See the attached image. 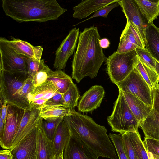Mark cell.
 I'll list each match as a JSON object with an SVG mask.
<instances>
[{
	"instance_id": "obj_5",
	"label": "cell",
	"mask_w": 159,
	"mask_h": 159,
	"mask_svg": "<svg viewBox=\"0 0 159 159\" xmlns=\"http://www.w3.org/2000/svg\"><path fill=\"white\" fill-rule=\"evenodd\" d=\"M112 131L122 134L138 129L139 122L129 108L122 92L119 90L111 115L107 118Z\"/></svg>"
},
{
	"instance_id": "obj_21",
	"label": "cell",
	"mask_w": 159,
	"mask_h": 159,
	"mask_svg": "<svg viewBox=\"0 0 159 159\" xmlns=\"http://www.w3.org/2000/svg\"><path fill=\"white\" fill-rule=\"evenodd\" d=\"M145 46L152 57L159 62V29L153 23L145 30Z\"/></svg>"
},
{
	"instance_id": "obj_24",
	"label": "cell",
	"mask_w": 159,
	"mask_h": 159,
	"mask_svg": "<svg viewBox=\"0 0 159 159\" xmlns=\"http://www.w3.org/2000/svg\"><path fill=\"white\" fill-rule=\"evenodd\" d=\"M70 136L69 129L63 119L58 127L52 141L56 154L63 153Z\"/></svg>"
},
{
	"instance_id": "obj_10",
	"label": "cell",
	"mask_w": 159,
	"mask_h": 159,
	"mask_svg": "<svg viewBox=\"0 0 159 159\" xmlns=\"http://www.w3.org/2000/svg\"><path fill=\"white\" fill-rule=\"evenodd\" d=\"M79 34V28L72 29L57 50L53 64L56 70H62L65 67L76 48Z\"/></svg>"
},
{
	"instance_id": "obj_42",
	"label": "cell",
	"mask_w": 159,
	"mask_h": 159,
	"mask_svg": "<svg viewBox=\"0 0 159 159\" xmlns=\"http://www.w3.org/2000/svg\"><path fill=\"white\" fill-rule=\"evenodd\" d=\"M152 102V108L159 112V86H158L153 91Z\"/></svg>"
},
{
	"instance_id": "obj_28",
	"label": "cell",
	"mask_w": 159,
	"mask_h": 159,
	"mask_svg": "<svg viewBox=\"0 0 159 159\" xmlns=\"http://www.w3.org/2000/svg\"><path fill=\"white\" fill-rule=\"evenodd\" d=\"M139 159H148L147 151L138 130L127 132Z\"/></svg>"
},
{
	"instance_id": "obj_7",
	"label": "cell",
	"mask_w": 159,
	"mask_h": 159,
	"mask_svg": "<svg viewBox=\"0 0 159 159\" xmlns=\"http://www.w3.org/2000/svg\"><path fill=\"white\" fill-rule=\"evenodd\" d=\"M117 86L119 90L129 93L152 107L153 91L135 67Z\"/></svg>"
},
{
	"instance_id": "obj_36",
	"label": "cell",
	"mask_w": 159,
	"mask_h": 159,
	"mask_svg": "<svg viewBox=\"0 0 159 159\" xmlns=\"http://www.w3.org/2000/svg\"><path fill=\"white\" fill-rule=\"evenodd\" d=\"M143 142L147 152L154 158L159 159V141L145 137Z\"/></svg>"
},
{
	"instance_id": "obj_16",
	"label": "cell",
	"mask_w": 159,
	"mask_h": 159,
	"mask_svg": "<svg viewBox=\"0 0 159 159\" xmlns=\"http://www.w3.org/2000/svg\"><path fill=\"white\" fill-rule=\"evenodd\" d=\"M105 94L103 87L100 85L92 86L81 97L77 108L82 112L92 111L99 107Z\"/></svg>"
},
{
	"instance_id": "obj_33",
	"label": "cell",
	"mask_w": 159,
	"mask_h": 159,
	"mask_svg": "<svg viewBox=\"0 0 159 159\" xmlns=\"http://www.w3.org/2000/svg\"><path fill=\"white\" fill-rule=\"evenodd\" d=\"M139 59L148 67L155 71V59L146 48H138L135 49Z\"/></svg>"
},
{
	"instance_id": "obj_48",
	"label": "cell",
	"mask_w": 159,
	"mask_h": 159,
	"mask_svg": "<svg viewBox=\"0 0 159 159\" xmlns=\"http://www.w3.org/2000/svg\"><path fill=\"white\" fill-rule=\"evenodd\" d=\"M158 86H159V85H158Z\"/></svg>"
},
{
	"instance_id": "obj_13",
	"label": "cell",
	"mask_w": 159,
	"mask_h": 159,
	"mask_svg": "<svg viewBox=\"0 0 159 159\" xmlns=\"http://www.w3.org/2000/svg\"><path fill=\"white\" fill-rule=\"evenodd\" d=\"M40 109L33 108L25 110L10 148L11 151L36 127L43 119L40 116Z\"/></svg>"
},
{
	"instance_id": "obj_18",
	"label": "cell",
	"mask_w": 159,
	"mask_h": 159,
	"mask_svg": "<svg viewBox=\"0 0 159 159\" xmlns=\"http://www.w3.org/2000/svg\"><path fill=\"white\" fill-rule=\"evenodd\" d=\"M9 40L5 38L8 44L18 53L29 58L40 60L43 48L42 46H34L28 42L11 37Z\"/></svg>"
},
{
	"instance_id": "obj_11",
	"label": "cell",
	"mask_w": 159,
	"mask_h": 159,
	"mask_svg": "<svg viewBox=\"0 0 159 159\" xmlns=\"http://www.w3.org/2000/svg\"><path fill=\"white\" fill-rule=\"evenodd\" d=\"M25 110L8 104L3 139V149H10Z\"/></svg>"
},
{
	"instance_id": "obj_32",
	"label": "cell",
	"mask_w": 159,
	"mask_h": 159,
	"mask_svg": "<svg viewBox=\"0 0 159 159\" xmlns=\"http://www.w3.org/2000/svg\"><path fill=\"white\" fill-rule=\"evenodd\" d=\"M64 118L56 119L43 121L42 126L47 137L53 141L58 127Z\"/></svg>"
},
{
	"instance_id": "obj_40",
	"label": "cell",
	"mask_w": 159,
	"mask_h": 159,
	"mask_svg": "<svg viewBox=\"0 0 159 159\" xmlns=\"http://www.w3.org/2000/svg\"><path fill=\"white\" fill-rule=\"evenodd\" d=\"M63 105L62 94L58 93L47 100L44 105L52 106H62Z\"/></svg>"
},
{
	"instance_id": "obj_19",
	"label": "cell",
	"mask_w": 159,
	"mask_h": 159,
	"mask_svg": "<svg viewBox=\"0 0 159 159\" xmlns=\"http://www.w3.org/2000/svg\"><path fill=\"white\" fill-rule=\"evenodd\" d=\"M139 127L145 137L159 141V112L152 108L146 118L139 122Z\"/></svg>"
},
{
	"instance_id": "obj_47",
	"label": "cell",
	"mask_w": 159,
	"mask_h": 159,
	"mask_svg": "<svg viewBox=\"0 0 159 159\" xmlns=\"http://www.w3.org/2000/svg\"><path fill=\"white\" fill-rule=\"evenodd\" d=\"M147 152L148 157V159H156L153 157L152 155L150 153L148 152Z\"/></svg>"
},
{
	"instance_id": "obj_2",
	"label": "cell",
	"mask_w": 159,
	"mask_h": 159,
	"mask_svg": "<svg viewBox=\"0 0 159 159\" xmlns=\"http://www.w3.org/2000/svg\"><path fill=\"white\" fill-rule=\"evenodd\" d=\"M101 39L98 28H85L80 32L76 52L72 61V76L79 83L84 77L97 75L107 57L99 43Z\"/></svg>"
},
{
	"instance_id": "obj_15",
	"label": "cell",
	"mask_w": 159,
	"mask_h": 159,
	"mask_svg": "<svg viewBox=\"0 0 159 159\" xmlns=\"http://www.w3.org/2000/svg\"><path fill=\"white\" fill-rule=\"evenodd\" d=\"M64 159H98V157L81 140L71 135L63 153Z\"/></svg>"
},
{
	"instance_id": "obj_8",
	"label": "cell",
	"mask_w": 159,
	"mask_h": 159,
	"mask_svg": "<svg viewBox=\"0 0 159 159\" xmlns=\"http://www.w3.org/2000/svg\"><path fill=\"white\" fill-rule=\"evenodd\" d=\"M0 70L11 74L27 75V57L18 53L6 41L0 38Z\"/></svg>"
},
{
	"instance_id": "obj_4",
	"label": "cell",
	"mask_w": 159,
	"mask_h": 159,
	"mask_svg": "<svg viewBox=\"0 0 159 159\" xmlns=\"http://www.w3.org/2000/svg\"><path fill=\"white\" fill-rule=\"evenodd\" d=\"M0 96L8 104L24 110L31 108L28 96L34 87L27 75L0 70Z\"/></svg>"
},
{
	"instance_id": "obj_3",
	"label": "cell",
	"mask_w": 159,
	"mask_h": 159,
	"mask_svg": "<svg viewBox=\"0 0 159 159\" xmlns=\"http://www.w3.org/2000/svg\"><path fill=\"white\" fill-rule=\"evenodd\" d=\"M6 15L19 23L56 20L67 9L56 0H2Z\"/></svg>"
},
{
	"instance_id": "obj_29",
	"label": "cell",
	"mask_w": 159,
	"mask_h": 159,
	"mask_svg": "<svg viewBox=\"0 0 159 159\" xmlns=\"http://www.w3.org/2000/svg\"><path fill=\"white\" fill-rule=\"evenodd\" d=\"M62 95V107L67 109H73L77 106L80 94L76 84L73 82Z\"/></svg>"
},
{
	"instance_id": "obj_9",
	"label": "cell",
	"mask_w": 159,
	"mask_h": 159,
	"mask_svg": "<svg viewBox=\"0 0 159 159\" xmlns=\"http://www.w3.org/2000/svg\"><path fill=\"white\" fill-rule=\"evenodd\" d=\"M119 5L128 21L134 29L145 46V30L148 25L135 0H119Z\"/></svg>"
},
{
	"instance_id": "obj_43",
	"label": "cell",
	"mask_w": 159,
	"mask_h": 159,
	"mask_svg": "<svg viewBox=\"0 0 159 159\" xmlns=\"http://www.w3.org/2000/svg\"><path fill=\"white\" fill-rule=\"evenodd\" d=\"M13 155L10 149H3L0 151V159H13Z\"/></svg>"
},
{
	"instance_id": "obj_14",
	"label": "cell",
	"mask_w": 159,
	"mask_h": 159,
	"mask_svg": "<svg viewBox=\"0 0 159 159\" xmlns=\"http://www.w3.org/2000/svg\"><path fill=\"white\" fill-rule=\"evenodd\" d=\"M58 93L57 88L47 80L42 84L34 88L28 94L31 108L40 109L47 100Z\"/></svg>"
},
{
	"instance_id": "obj_37",
	"label": "cell",
	"mask_w": 159,
	"mask_h": 159,
	"mask_svg": "<svg viewBox=\"0 0 159 159\" xmlns=\"http://www.w3.org/2000/svg\"><path fill=\"white\" fill-rule=\"evenodd\" d=\"M119 0H118L117 1L114 3L110 4L102 7L98 11L95 12L94 14L91 16L78 24L82 22H84L94 17H102L104 18H107L109 12L112 9L116 7L119 5V4L118 2Z\"/></svg>"
},
{
	"instance_id": "obj_22",
	"label": "cell",
	"mask_w": 159,
	"mask_h": 159,
	"mask_svg": "<svg viewBox=\"0 0 159 159\" xmlns=\"http://www.w3.org/2000/svg\"><path fill=\"white\" fill-rule=\"evenodd\" d=\"M43 122L39 127L37 159H55L56 154L53 142L47 137L42 126Z\"/></svg>"
},
{
	"instance_id": "obj_23",
	"label": "cell",
	"mask_w": 159,
	"mask_h": 159,
	"mask_svg": "<svg viewBox=\"0 0 159 159\" xmlns=\"http://www.w3.org/2000/svg\"><path fill=\"white\" fill-rule=\"evenodd\" d=\"M148 25L159 16V0H135Z\"/></svg>"
},
{
	"instance_id": "obj_41",
	"label": "cell",
	"mask_w": 159,
	"mask_h": 159,
	"mask_svg": "<svg viewBox=\"0 0 159 159\" xmlns=\"http://www.w3.org/2000/svg\"><path fill=\"white\" fill-rule=\"evenodd\" d=\"M0 118L5 124L8 104L2 97L0 96Z\"/></svg>"
},
{
	"instance_id": "obj_12",
	"label": "cell",
	"mask_w": 159,
	"mask_h": 159,
	"mask_svg": "<svg viewBox=\"0 0 159 159\" xmlns=\"http://www.w3.org/2000/svg\"><path fill=\"white\" fill-rule=\"evenodd\" d=\"M43 121L11 151L13 159H37L39 127Z\"/></svg>"
},
{
	"instance_id": "obj_20",
	"label": "cell",
	"mask_w": 159,
	"mask_h": 159,
	"mask_svg": "<svg viewBox=\"0 0 159 159\" xmlns=\"http://www.w3.org/2000/svg\"><path fill=\"white\" fill-rule=\"evenodd\" d=\"M122 93L129 108L138 122L144 120L151 111L152 107L129 93Z\"/></svg>"
},
{
	"instance_id": "obj_26",
	"label": "cell",
	"mask_w": 159,
	"mask_h": 159,
	"mask_svg": "<svg viewBox=\"0 0 159 159\" xmlns=\"http://www.w3.org/2000/svg\"><path fill=\"white\" fill-rule=\"evenodd\" d=\"M135 67L140 74L152 91L159 84V76L155 71L148 67L138 57Z\"/></svg>"
},
{
	"instance_id": "obj_34",
	"label": "cell",
	"mask_w": 159,
	"mask_h": 159,
	"mask_svg": "<svg viewBox=\"0 0 159 159\" xmlns=\"http://www.w3.org/2000/svg\"><path fill=\"white\" fill-rule=\"evenodd\" d=\"M108 136L113 143L119 159H128L123 148L122 135L110 133Z\"/></svg>"
},
{
	"instance_id": "obj_25",
	"label": "cell",
	"mask_w": 159,
	"mask_h": 159,
	"mask_svg": "<svg viewBox=\"0 0 159 159\" xmlns=\"http://www.w3.org/2000/svg\"><path fill=\"white\" fill-rule=\"evenodd\" d=\"M47 80L53 84L58 89L59 93L61 94L67 90L73 82L71 77L62 70H52Z\"/></svg>"
},
{
	"instance_id": "obj_39",
	"label": "cell",
	"mask_w": 159,
	"mask_h": 159,
	"mask_svg": "<svg viewBox=\"0 0 159 159\" xmlns=\"http://www.w3.org/2000/svg\"><path fill=\"white\" fill-rule=\"evenodd\" d=\"M40 60L31 58L27 59L26 63L27 76L29 78L31 79H32L39 66Z\"/></svg>"
},
{
	"instance_id": "obj_30",
	"label": "cell",
	"mask_w": 159,
	"mask_h": 159,
	"mask_svg": "<svg viewBox=\"0 0 159 159\" xmlns=\"http://www.w3.org/2000/svg\"><path fill=\"white\" fill-rule=\"evenodd\" d=\"M120 38L126 40L137 45L139 48H145L136 31L128 21H127L126 26L122 32Z\"/></svg>"
},
{
	"instance_id": "obj_38",
	"label": "cell",
	"mask_w": 159,
	"mask_h": 159,
	"mask_svg": "<svg viewBox=\"0 0 159 159\" xmlns=\"http://www.w3.org/2000/svg\"><path fill=\"white\" fill-rule=\"evenodd\" d=\"M139 48L138 46L123 39H120V42L116 51L118 53H124L131 51Z\"/></svg>"
},
{
	"instance_id": "obj_1",
	"label": "cell",
	"mask_w": 159,
	"mask_h": 159,
	"mask_svg": "<svg viewBox=\"0 0 159 159\" xmlns=\"http://www.w3.org/2000/svg\"><path fill=\"white\" fill-rule=\"evenodd\" d=\"M69 113L63 120L69 128L71 135L81 140L98 157L117 159L115 148L107 134L103 126L97 124L86 115L69 109Z\"/></svg>"
},
{
	"instance_id": "obj_44",
	"label": "cell",
	"mask_w": 159,
	"mask_h": 159,
	"mask_svg": "<svg viewBox=\"0 0 159 159\" xmlns=\"http://www.w3.org/2000/svg\"><path fill=\"white\" fill-rule=\"evenodd\" d=\"M100 46L102 48H107L109 47L110 44L109 40L106 38L101 39L99 41Z\"/></svg>"
},
{
	"instance_id": "obj_46",
	"label": "cell",
	"mask_w": 159,
	"mask_h": 159,
	"mask_svg": "<svg viewBox=\"0 0 159 159\" xmlns=\"http://www.w3.org/2000/svg\"><path fill=\"white\" fill-rule=\"evenodd\" d=\"M55 159H64L63 154L60 153L58 154H55Z\"/></svg>"
},
{
	"instance_id": "obj_6",
	"label": "cell",
	"mask_w": 159,
	"mask_h": 159,
	"mask_svg": "<svg viewBox=\"0 0 159 159\" xmlns=\"http://www.w3.org/2000/svg\"><path fill=\"white\" fill-rule=\"evenodd\" d=\"M135 50L124 53L114 52L106 61L107 72L111 80L116 85L132 71L137 62Z\"/></svg>"
},
{
	"instance_id": "obj_35",
	"label": "cell",
	"mask_w": 159,
	"mask_h": 159,
	"mask_svg": "<svg viewBox=\"0 0 159 159\" xmlns=\"http://www.w3.org/2000/svg\"><path fill=\"white\" fill-rule=\"evenodd\" d=\"M125 153L128 159H139L135 152L127 132L121 134Z\"/></svg>"
},
{
	"instance_id": "obj_45",
	"label": "cell",
	"mask_w": 159,
	"mask_h": 159,
	"mask_svg": "<svg viewBox=\"0 0 159 159\" xmlns=\"http://www.w3.org/2000/svg\"><path fill=\"white\" fill-rule=\"evenodd\" d=\"M155 71L159 76V62L155 60Z\"/></svg>"
},
{
	"instance_id": "obj_17",
	"label": "cell",
	"mask_w": 159,
	"mask_h": 159,
	"mask_svg": "<svg viewBox=\"0 0 159 159\" xmlns=\"http://www.w3.org/2000/svg\"><path fill=\"white\" fill-rule=\"evenodd\" d=\"M118 0H82L73 8V17L82 19L87 17L102 7L114 3Z\"/></svg>"
},
{
	"instance_id": "obj_27",
	"label": "cell",
	"mask_w": 159,
	"mask_h": 159,
	"mask_svg": "<svg viewBox=\"0 0 159 159\" xmlns=\"http://www.w3.org/2000/svg\"><path fill=\"white\" fill-rule=\"evenodd\" d=\"M69 109L62 106L43 105L40 109V116L46 120L64 118L69 112Z\"/></svg>"
},
{
	"instance_id": "obj_31",
	"label": "cell",
	"mask_w": 159,
	"mask_h": 159,
	"mask_svg": "<svg viewBox=\"0 0 159 159\" xmlns=\"http://www.w3.org/2000/svg\"><path fill=\"white\" fill-rule=\"evenodd\" d=\"M51 70L45 63L44 60L41 59L39 66L31 79L34 87L38 86L44 83L47 80Z\"/></svg>"
}]
</instances>
